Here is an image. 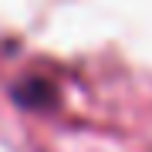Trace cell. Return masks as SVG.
<instances>
[{"instance_id": "1", "label": "cell", "mask_w": 152, "mask_h": 152, "mask_svg": "<svg viewBox=\"0 0 152 152\" xmlns=\"http://www.w3.org/2000/svg\"><path fill=\"white\" fill-rule=\"evenodd\" d=\"M51 95H54V88L44 85V81H34V78H31V81H20L14 88V98L20 105H48Z\"/></svg>"}]
</instances>
